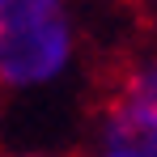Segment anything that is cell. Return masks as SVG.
<instances>
[{
    "instance_id": "1",
    "label": "cell",
    "mask_w": 157,
    "mask_h": 157,
    "mask_svg": "<svg viewBox=\"0 0 157 157\" xmlns=\"http://www.w3.org/2000/svg\"><path fill=\"white\" fill-rule=\"evenodd\" d=\"M77 17L68 0H0V94L34 98L77 68Z\"/></svg>"
},
{
    "instance_id": "2",
    "label": "cell",
    "mask_w": 157,
    "mask_h": 157,
    "mask_svg": "<svg viewBox=\"0 0 157 157\" xmlns=\"http://www.w3.org/2000/svg\"><path fill=\"white\" fill-rule=\"evenodd\" d=\"M98 132L157 153V59H140L123 72L98 119Z\"/></svg>"
},
{
    "instance_id": "3",
    "label": "cell",
    "mask_w": 157,
    "mask_h": 157,
    "mask_svg": "<svg viewBox=\"0 0 157 157\" xmlns=\"http://www.w3.org/2000/svg\"><path fill=\"white\" fill-rule=\"evenodd\" d=\"M89 157H157L149 149H136L119 136H106V132H94V144H89Z\"/></svg>"
},
{
    "instance_id": "4",
    "label": "cell",
    "mask_w": 157,
    "mask_h": 157,
    "mask_svg": "<svg viewBox=\"0 0 157 157\" xmlns=\"http://www.w3.org/2000/svg\"><path fill=\"white\" fill-rule=\"evenodd\" d=\"M4 157H55V153H43V149H21V153H4Z\"/></svg>"
}]
</instances>
